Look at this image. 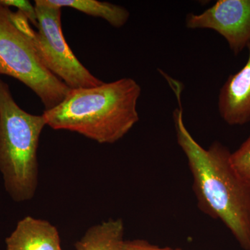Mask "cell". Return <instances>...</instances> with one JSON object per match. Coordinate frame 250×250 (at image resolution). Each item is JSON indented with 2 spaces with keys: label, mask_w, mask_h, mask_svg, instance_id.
Here are the masks:
<instances>
[{
  "label": "cell",
  "mask_w": 250,
  "mask_h": 250,
  "mask_svg": "<svg viewBox=\"0 0 250 250\" xmlns=\"http://www.w3.org/2000/svg\"><path fill=\"white\" fill-rule=\"evenodd\" d=\"M180 90L179 108L173 112L177 143L188 161L199 209L220 220L242 249L250 250V183L237 172L229 149L219 141L205 149L184 124Z\"/></svg>",
  "instance_id": "6da1fadb"
},
{
  "label": "cell",
  "mask_w": 250,
  "mask_h": 250,
  "mask_svg": "<svg viewBox=\"0 0 250 250\" xmlns=\"http://www.w3.org/2000/svg\"><path fill=\"white\" fill-rule=\"evenodd\" d=\"M141 88L123 78L92 88L70 89L63 100L42 113L56 130L78 133L101 144L123 139L139 121L138 100Z\"/></svg>",
  "instance_id": "7a4b0ae2"
},
{
  "label": "cell",
  "mask_w": 250,
  "mask_h": 250,
  "mask_svg": "<svg viewBox=\"0 0 250 250\" xmlns=\"http://www.w3.org/2000/svg\"><path fill=\"white\" fill-rule=\"evenodd\" d=\"M43 116L27 113L15 101L9 85L0 80V172L14 201L31 200L39 177L37 152Z\"/></svg>",
  "instance_id": "3957f363"
},
{
  "label": "cell",
  "mask_w": 250,
  "mask_h": 250,
  "mask_svg": "<svg viewBox=\"0 0 250 250\" xmlns=\"http://www.w3.org/2000/svg\"><path fill=\"white\" fill-rule=\"evenodd\" d=\"M0 4V73L14 77L41 99L45 111L59 104L70 89L44 65L29 37Z\"/></svg>",
  "instance_id": "277c9868"
},
{
  "label": "cell",
  "mask_w": 250,
  "mask_h": 250,
  "mask_svg": "<svg viewBox=\"0 0 250 250\" xmlns=\"http://www.w3.org/2000/svg\"><path fill=\"white\" fill-rule=\"evenodd\" d=\"M37 31L31 27L27 18L20 11H12L16 24L30 38L45 66L70 89L92 88L103 84L83 66L67 45L62 31V9L36 0Z\"/></svg>",
  "instance_id": "5b68a950"
},
{
  "label": "cell",
  "mask_w": 250,
  "mask_h": 250,
  "mask_svg": "<svg viewBox=\"0 0 250 250\" xmlns=\"http://www.w3.org/2000/svg\"><path fill=\"white\" fill-rule=\"evenodd\" d=\"M186 26L216 31L238 55L250 42V0H219L201 14H188Z\"/></svg>",
  "instance_id": "8992f818"
},
{
  "label": "cell",
  "mask_w": 250,
  "mask_h": 250,
  "mask_svg": "<svg viewBox=\"0 0 250 250\" xmlns=\"http://www.w3.org/2000/svg\"><path fill=\"white\" fill-rule=\"evenodd\" d=\"M248 48V62L239 71L228 77L219 93V113L231 126H242L250 122V42Z\"/></svg>",
  "instance_id": "52a82bcc"
},
{
  "label": "cell",
  "mask_w": 250,
  "mask_h": 250,
  "mask_svg": "<svg viewBox=\"0 0 250 250\" xmlns=\"http://www.w3.org/2000/svg\"><path fill=\"white\" fill-rule=\"evenodd\" d=\"M6 250H62L57 228L46 220L26 216L6 238Z\"/></svg>",
  "instance_id": "ba28073f"
},
{
  "label": "cell",
  "mask_w": 250,
  "mask_h": 250,
  "mask_svg": "<svg viewBox=\"0 0 250 250\" xmlns=\"http://www.w3.org/2000/svg\"><path fill=\"white\" fill-rule=\"evenodd\" d=\"M125 225L122 219H111L88 229L75 243L76 250H125Z\"/></svg>",
  "instance_id": "9c48e42d"
},
{
  "label": "cell",
  "mask_w": 250,
  "mask_h": 250,
  "mask_svg": "<svg viewBox=\"0 0 250 250\" xmlns=\"http://www.w3.org/2000/svg\"><path fill=\"white\" fill-rule=\"evenodd\" d=\"M48 6L71 8L93 17L101 18L116 28L123 27L129 21L130 14L123 6L97 0H41Z\"/></svg>",
  "instance_id": "30bf717a"
},
{
  "label": "cell",
  "mask_w": 250,
  "mask_h": 250,
  "mask_svg": "<svg viewBox=\"0 0 250 250\" xmlns=\"http://www.w3.org/2000/svg\"><path fill=\"white\" fill-rule=\"evenodd\" d=\"M231 161L237 172L250 183V136L231 152Z\"/></svg>",
  "instance_id": "8fae6325"
},
{
  "label": "cell",
  "mask_w": 250,
  "mask_h": 250,
  "mask_svg": "<svg viewBox=\"0 0 250 250\" xmlns=\"http://www.w3.org/2000/svg\"><path fill=\"white\" fill-rule=\"evenodd\" d=\"M0 4L9 8H16L18 11L27 18L29 22L32 23L36 27L37 26V15L35 6H33L30 1L25 0H0Z\"/></svg>",
  "instance_id": "7c38bea8"
},
{
  "label": "cell",
  "mask_w": 250,
  "mask_h": 250,
  "mask_svg": "<svg viewBox=\"0 0 250 250\" xmlns=\"http://www.w3.org/2000/svg\"><path fill=\"white\" fill-rule=\"evenodd\" d=\"M125 250H182L179 248H172L170 247H159L152 244L146 240L136 239L133 241H126Z\"/></svg>",
  "instance_id": "4fadbf2b"
},
{
  "label": "cell",
  "mask_w": 250,
  "mask_h": 250,
  "mask_svg": "<svg viewBox=\"0 0 250 250\" xmlns=\"http://www.w3.org/2000/svg\"><path fill=\"white\" fill-rule=\"evenodd\" d=\"M0 75H1V73H0Z\"/></svg>",
  "instance_id": "5bb4252c"
}]
</instances>
